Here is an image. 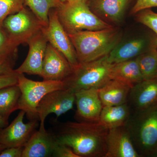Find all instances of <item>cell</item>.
Returning <instances> with one entry per match:
<instances>
[{"label":"cell","mask_w":157,"mask_h":157,"mask_svg":"<svg viewBox=\"0 0 157 157\" xmlns=\"http://www.w3.org/2000/svg\"><path fill=\"white\" fill-rule=\"evenodd\" d=\"M73 72V67L64 56L48 42L40 76L43 80L64 82Z\"/></svg>","instance_id":"11"},{"label":"cell","mask_w":157,"mask_h":157,"mask_svg":"<svg viewBox=\"0 0 157 157\" xmlns=\"http://www.w3.org/2000/svg\"><path fill=\"white\" fill-rule=\"evenodd\" d=\"M132 88L128 85L111 79L98 89V94L104 106H114L127 103Z\"/></svg>","instance_id":"19"},{"label":"cell","mask_w":157,"mask_h":157,"mask_svg":"<svg viewBox=\"0 0 157 157\" xmlns=\"http://www.w3.org/2000/svg\"><path fill=\"white\" fill-rule=\"evenodd\" d=\"M69 35L78 63L95 60L109 54L123 37L118 26L96 31H83Z\"/></svg>","instance_id":"2"},{"label":"cell","mask_w":157,"mask_h":157,"mask_svg":"<svg viewBox=\"0 0 157 157\" xmlns=\"http://www.w3.org/2000/svg\"><path fill=\"white\" fill-rule=\"evenodd\" d=\"M156 40L149 39L141 36H131L122 38L116 46L108 55L111 64L136 58L145 51Z\"/></svg>","instance_id":"13"},{"label":"cell","mask_w":157,"mask_h":157,"mask_svg":"<svg viewBox=\"0 0 157 157\" xmlns=\"http://www.w3.org/2000/svg\"><path fill=\"white\" fill-rule=\"evenodd\" d=\"M25 112L21 110L18 115L7 126L0 129V144L6 148L24 147L39 126L38 121H29L25 123Z\"/></svg>","instance_id":"10"},{"label":"cell","mask_w":157,"mask_h":157,"mask_svg":"<svg viewBox=\"0 0 157 157\" xmlns=\"http://www.w3.org/2000/svg\"><path fill=\"white\" fill-rule=\"evenodd\" d=\"M48 43L43 31L31 39L27 43L29 50L26 58L14 71L18 74L26 73L40 76Z\"/></svg>","instance_id":"14"},{"label":"cell","mask_w":157,"mask_h":157,"mask_svg":"<svg viewBox=\"0 0 157 157\" xmlns=\"http://www.w3.org/2000/svg\"><path fill=\"white\" fill-rule=\"evenodd\" d=\"M131 0H89L87 2L94 14L112 26L122 22Z\"/></svg>","instance_id":"15"},{"label":"cell","mask_w":157,"mask_h":157,"mask_svg":"<svg viewBox=\"0 0 157 157\" xmlns=\"http://www.w3.org/2000/svg\"><path fill=\"white\" fill-rule=\"evenodd\" d=\"M111 76L132 88L144 80L136 58L113 64Z\"/></svg>","instance_id":"21"},{"label":"cell","mask_w":157,"mask_h":157,"mask_svg":"<svg viewBox=\"0 0 157 157\" xmlns=\"http://www.w3.org/2000/svg\"><path fill=\"white\" fill-rule=\"evenodd\" d=\"M108 130L98 122L67 121L54 134L59 143L69 147L79 157H105Z\"/></svg>","instance_id":"1"},{"label":"cell","mask_w":157,"mask_h":157,"mask_svg":"<svg viewBox=\"0 0 157 157\" xmlns=\"http://www.w3.org/2000/svg\"><path fill=\"white\" fill-rule=\"evenodd\" d=\"M2 27L14 45L27 43L43 31L45 27L30 9L25 6L15 14L9 15Z\"/></svg>","instance_id":"7"},{"label":"cell","mask_w":157,"mask_h":157,"mask_svg":"<svg viewBox=\"0 0 157 157\" xmlns=\"http://www.w3.org/2000/svg\"><path fill=\"white\" fill-rule=\"evenodd\" d=\"M25 6L24 0H0V26L8 16L17 13Z\"/></svg>","instance_id":"26"},{"label":"cell","mask_w":157,"mask_h":157,"mask_svg":"<svg viewBox=\"0 0 157 157\" xmlns=\"http://www.w3.org/2000/svg\"><path fill=\"white\" fill-rule=\"evenodd\" d=\"M84 1H85V2H87L88 1H89V0H84Z\"/></svg>","instance_id":"36"},{"label":"cell","mask_w":157,"mask_h":157,"mask_svg":"<svg viewBox=\"0 0 157 157\" xmlns=\"http://www.w3.org/2000/svg\"><path fill=\"white\" fill-rule=\"evenodd\" d=\"M155 157H157V155H156L155 156Z\"/></svg>","instance_id":"37"},{"label":"cell","mask_w":157,"mask_h":157,"mask_svg":"<svg viewBox=\"0 0 157 157\" xmlns=\"http://www.w3.org/2000/svg\"><path fill=\"white\" fill-rule=\"evenodd\" d=\"M58 141L54 133L46 131L45 127L39 126L26 144L22 157H52Z\"/></svg>","instance_id":"18"},{"label":"cell","mask_w":157,"mask_h":157,"mask_svg":"<svg viewBox=\"0 0 157 157\" xmlns=\"http://www.w3.org/2000/svg\"><path fill=\"white\" fill-rule=\"evenodd\" d=\"M75 96L76 120L84 122H98L103 107L98 89L79 90L76 92Z\"/></svg>","instance_id":"12"},{"label":"cell","mask_w":157,"mask_h":157,"mask_svg":"<svg viewBox=\"0 0 157 157\" xmlns=\"http://www.w3.org/2000/svg\"><path fill=\"white\" fill-rule=\"evenodd\" d=\"M157 7V0H137L131 10V14H136L144 9Z\"/></svg>","instance_id":"28"},{"label":"cell","mask_w":157,"mask_h":157,"mask_svg":"<svg viewBox=\"0 0 157 157\" xmlns=\"http://www.w3.org/2000/svg\"><path fill=\"white\" fill-rule=\"evenodd\" d=\"M59 1H60L62 2H66V1H68V0H59Z\"/></svg>","instance_id":"35"},{"label":"cell","mask_w":157,"mask_h":157,"mask_svg":"<svg viewBox=\"0 0 157 157\" xmlns=\"http://www.w3.org/2000/svg\"><path fill=\"white\" fill-rule=\"evenodd\" d=\"M52 157H79L69 147L59 143L55 148Z\"/></svg>","instance_id":"29"},{"label":"cell","mask_w":157,"mask_h":157,"mask_svg":"<svg viewBox=\"0 0 157 157\" xmlns=\"http://www.w3.org/2000/svg\"><path fill=\"white\" fill-rule=\"evenodd\" d=\"M24 147H7L0 153V157H22Z\"/></svg>","instance_id":"31"},{"label":"cell","mask_w":157,"mask_h":157,"mask_svg":"<svg viewBox=\"0 0 157 157\" xmlns=\"http://www.w3.org/2000/svg\"><path fill=\"white\" fill-rule=\"evenodd\" d=\"M137 63L144 80L157 77V40L137 56Z\"/></svg>","instance_id":"23"},{"label":"cell","mask_w":157,"mask_h":157,"mask_svg":"<svg viewBox=\"0 0 157 157\" xmlns=\"http://www.w3.org/2000/svg\"><path fill=\"white\" fill-rule=\"evenodd\" d=\"M126 126L109 129L105 157H140Z\"/></svg>","instance_id":"16"},{"label":"cell","mask_w":157,"mask_h":157,"mask_svg":"<svg viewBox=\"0 0 157 157\" xmlns=\"http://www.w3.org/2000/svg\"><path fill=\"white\" fill-rule=\"evenodd\" d=\"M62 3L59 0H24L25 6L30 9L45 27L48 25L51 9L59 8Z\"/></svg>","instance_id":"24"},{"label":"cell","mask_w":157,"mask_h":157,"mask_svg":"<svg viewBox=\"0 0 157 157\" xmlns=\"http://www.w3.org/2000/svg\"><path fill=\"white\" fill-rule=\"evenodd\" d=\"M43 31L48 43L63 54L73 67L79 64L73 43L59 21L56 9L49 11L48 25Z\"/></svg>","instance_id":"9"},{"label":"cell","mask_w":157,"mask_h":157,"mask_svg":"<svg viewBox=\"0 0 157 157\" xmlns=\"http://www.w3.org/2000/svg\"><path fill=\"white\" fill-rule=\"evenodd\" d=\"M136 14L137 21L153 31L156 35L157 40V13L148 9L140 11Z\"/></svg>","instance_id":"27"},{"label":"cell","mask_w":157,"mask_h":157,"mask_svg":"<svg viewBox=\"0 0 157 157\" xmlns=\"http://www.w3.org/2000/svg\"><path fill=\"white\" fill-rule=\"evenodd\" d=\"M132 111L128 103L104 106L102 108L98 122L109 129L126 125Z\"/></svg>","instance_id":"20"},{"label":"cell","mask_w":157,"mask_h":157,"mask_svg":"<svg viewBox=\"0 0 157 157\" xmlns=\"http://www.w3.org/2000/svg\"><path fill=\"white\" fill-rule=\"evenodd\" d=\"M127 103L132 113L157 105V77L142 80L134 86Z\"/></svg>","instance_id":"17"},{"label":"cell","mask_w":157,"mask_h":157,"mask_svg":"<svg viewBox=\"0 0 157 157\" xmlns=\"http://www.w3.org/2000/svg\"><path fill=\"white\" fill-rule=\"evenodd\" d=\"M14 66L11 63L0 61V75L13 73Z\"/></svg>","instance_id":"32"},{"label":"cell","mask_w":157,"mask_h":157,"mask_svg":"<svg viewBox=\"0 0 157 157\" xmlns=\"http://www.w3.org/2000/svg\"><path fill=\"white\" fill-rule=\"evenodd\" d=\"M17 74V85L21 93L18 101V109L25 112L29 121L39 120L37 107L39 102L47 94L56 90L67 88L64 82L34 81L27 78L22 73Z\"/></svg>","instance_id":"6"},{"label":"cell","mask_w":157,"mask_h":157,"mask_svg":"<svg viewBox=\"0 0 157 157\" xmlns=\"http://www.w3.org/2000/svg\"><path fill=\"white\" fill-rule=\"evenodd\" d=\"M75 93L70 88L56 90L42 98L37 109L39 126L45 127V119L51 113H54L58 118L73 109L76 101Z\"/></svg>","instance_id":"8"},{"label":"cell","mask_w":157,"mask_h":157,"mask_svg":"<svg viewBox=\"0 0 157 157\" xmlns=\"http://www.w3.org/2000/svg\"><path fill=\"white\" fill-rule=\"evenodd\" d=\"M17 74L14 71L13 73L5 75H0V89L17 84Z\"/></svg>","instance_id":"30"},{"label":"cell","mask_w":157,"mask_h":157,"mask_svg":"<svg viewBox=\"0 0 157 157\" xmlns=\"http://www.w3.org/2000/svg\"><path fill=\"white\" fill-rule=\"evenodd\" d=\"M140 157L157 155V105L132 113L126 125Z\"/></svg>","instance_id":"3"},{"label":"cell","mask_w":157,"mask_h":157,"mask_svg":"<svg viewBox=\"0 0 157 157\" xmlns=\"http://www.w3.org/2000/svg\"><path fill=\"white\" fill-rule=\"evenodd\" d=\"M17 48L11 42L2 26H0V61L15 65Z\"/></svg>","instance_id":"25"},{"label":"cell","mask_w":157,"mask_h":157,"mask_svg":"<svg viewBox=\"0 0 157 157\" xmlns=\"http://www.w3.org/2000/svg\"><path fill=\"white\" fill-rule=\"evenodd\" d=\"M56 9L59 21L68 35L113 26L94 14L84 0H68Z\"/></svg>","instance_id":"4"},{"label":"cell","mask_w":157,"mask_h":157,"mask_svg":"<svg viewBox=\"0 0 157 157\" xmlns=\"http://www.w3.org/2000/svg\"><path fill=\"white\" fill-rule=\"evenodd\" d=\"M113 64L108 60V55L95 60L79 63L73 67L72 75L64 82L67 88L75 91L98 89L111 79Z\"/></svg>","instance_id":"5"},{"label":"cell","mask_w":157,"mask_h":157,"mask_svg":"<svg viewBox=\"0 0 157 157\" xmlns=\"http://www.w3.org/2000/svg\"><path fill=\"white\" fill-rule=\"evenodd\" d=\"M21 94L17 84L0 89V114L6 120H9L12 113L19 109L18 101Z\"/></svg>","instance_id":"22"},{"label":"cell","mask_w":157,"mask_h":157,"mask_svg":"<svg viewBox=\"0 0 157 157\" xmlns=\"http://www.w3.org/2000/svg\"><path fill=\"white\" fill-rule=\"evenodd\" d=\"M9 125V121L6 120L0 114V129L3 128Z\"/></svg>","instance_id":"33"},{"label":"cell","mask_w":157,"mask_h":157,"mask_svg":"<svg viewBox=\"0 0 157 157\" xmlns=\"http://www.w3.org/2000/svg\"><path fill=\"white\" fill-rule=\"evenodd\" d=\"M5 148H6V147L4 146V145L1 144H0V153H1V152L3 150L5 149Z\"/></svg>","instance_id":"34"}]
</instances>
